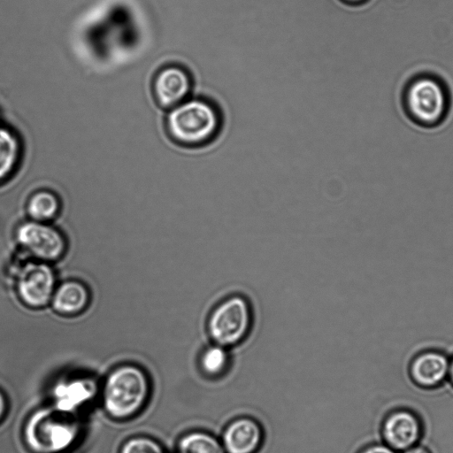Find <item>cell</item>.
Listing matches in <instances>:
<instances>
[{
    "mask_svg": "<svg viewBox=\"0 0 453 453\" xmlns=\"http://www.w3.org/2000/svg\"><path fill=\"white\" fill-rule=\"evenodd\" d=\"M150 394V381L140 367L124 365L111 371L103 387L105 411L117 419L136 415L145 405Z\"/></svg>",
    "mask_w": 453,
    "mask_h": 453,
    "instance_id": "3957f363",
    "label": "cell"
},
{
    "mask_svg": "<svg viewBox=\"0 0 453 453\" xmlns=\"http://www.w3.org/2000/svg\"><path fill=\"white\" fill-rule=\"evenodd\" d=\"M119 453H165L161 445L151 438L139 436L127 441Z\"/></svg>",
    "mask_w": 453,
    "mask_h": 453,
    "instance_id": "ac0fdd59",
    "label": "cell"
},
{
    "mask_svg": "<svg viewBox=\"0 0 453 453\" xmlns=\"http://www.w3.org/2000/svg\"><path fill=\"white\" fill-rule=\"evenodd\" d=\"M401 453H431L428 449L426 447L419 445L418 443L411 446L403 451Z\"/></svg>",
    "mask_w": 453,
    "mask_h": 453,
    "instance_id": "ffe728a7",
    "label": "cell"
},
{
    "mask_svg": "<svg viewBox=\"0 0 453 453\" xmlns=\"http://www.w3.org/2000/svg\"><path fill=\"white\" fill-rule=\"evenodd\" d=\"M81 424L74 413L54 406L35 411L27 420L24 436L27 446L36 453H61L78 440Z\"/></svg>",
    "mask_w": 453,
    "mask_h": 453,
    "instance_id": "7a4b0ae2",
    "label": "cell"
},
{
    "mask_svg": "<svg viewBox=\"0 0 453 453\" xmlns=\"http://www.w3.org/2000/svg\"><path fill=\"white\" fill-rule=\"evenodd\" d=\"M344 2L348 3V4H359L365 0H343Z\"/></svg>",
    "mask_w": 453,
    "mask_h": 453,
    "instance_id": "603a6c76",
    "label": "cell"
},
{
    "mask_svg": "<svg viewBox=\"0 0 453 453\" xmlns=\"http://www.w3.org/2000/svg\"><path fill=\"white\" fill-rule=\"evenodd\" d=\"M19 244L42 262L60 259L66 250L65 236L55 227L40 221H28L16 231Z\"/></svg>",
    "mask_w": 453,
    "mask_h": 453,
    "instance_id": "8992f818",
    "label": "cell"
},
{
    "mask_svg": "<svg viewBox=\"0 0 453 453\" xmlns=\"http://www.w3.org/2000/svg\"><path fill=\"white\" fill-rule=\"evenodd\" d=\"M251 325L249 303L241 296H233L220 303L209 319V333L216 344L226 347L242 342Z\"/></svg>",
    "mask_w": 453,
    "mask_h": 453,
    "instance_id": "5b68a950",
    "label": "cell"
},
{
    "mask_svg": "<svg viewBox=\"0 0 453 453\" xmlns=\"http://www.w3.org/2000/svg\"><path fill=\"white\" fill-rule=\"evenodd\" d=\"M88 288L78 280H67L55 288L51 301L54 310L65 316L81 313L89 303Z\"/></svg>",
    "mask_w": 453,
    "mask_h": 453,
    "instance_id": "4fadbf2b",
    "label": "cell"
},
{
    "mask_svg": "<svg viewBox=\"0 0 453 453\" xmlns=\"http://www.w3.org/2000/svg\"><path fill=\"white\" fill-rule=\"evenodd\" d=\"M450 361L443 353L427 350L411 362L410 374L413 381L425 388H436L449 376Z\"/></svg>",
    "mask_w": 453,
    "mask_h": 453,
    "instance_id": "30bf717a",
    "label": "cell"
},
{
    "mask_svg": "<svg viewBox=\"0 0 453 453\" xmlns=\"http://www.w3.org/2000/svg\"><path fill=\"white\" fill-rule=\"evenodd\" d=\"M229 357L223 346L214 345L206 349L201 357L200 364L204 373L217 376L227 368Z\"/></svg>",
    "mask_w": 453,
    "mask_h": 453,
    "instance_id": "e0dca14e",
    "label": "cell"
},
{
    "mask_svg": "<svg viewBox=\"0 0 453 453\" xmlns=\"http://www.w3.org/2000/svg\"><path fill=\"white\" fill-rule=\"evenodd\" d=\"M60 201L52 192L41 190L28 200L27 212L33 220L44 222L54 219L59 212Z\"/></svg>",
    "mask_w": 453,
    "mask_h": 453,
    "instance_id": "9a60e30c",
    "label": "cell"
},
{
    "mask_svg": "<svg viewBox=\"0 0 453 453\" xmlns=\"http://www.w3.org/2000/svg\"><path fill=\"white\" fill-rule=\"evenodd\" d=\"M21 156V143L16 133L0 125V182L16 169Z\"/></svg>",
    "mask_w": 453,
    "mask_h": 453,
    "instance_id": "5bb4252c",
    "label": "cell"
},
{
    "mask_svg": "<svg viewBox=\"0 0 453 453\" xmlns=\"http://www.w3.org/2000/svg\"><path fill=\"white\" fill-rule=\"evenodd\" d=\"M449 376L450 377L451 381H452V383H453V359H451L450 364H449Z\"/></svg>",
    "mask_w": 453,
    "mask_h": 453,
    "instance_id": "7402d4cb",
    "label": "cell"
},
{
    "mask_svg": "<svg viewBox=\"0 0 453 453\" xmlns=\"http://www.w3.org/2000/svg\"><path fill=\"white\" fill-rule=\"evenodd\" d=\"M96 395V385L88 379H72L58 383L53 390L54 407L74 413Z\"/></svg>",
    "mask_w": 453,
    "mask_h": 453,
    "instance_id": "7c38bea8",
    "label": "cell"
},
{
    "mask_svg": "<svg viewBox=\"0 0 453 453\" xmlns=\"http://www.w3.org/2000/svg\"><path fill=\"white\" fill-rule=\"evenodd\" d=\"M223 119L219 107L204 97H189L168 110L165 127L177 144L197 148L209 144L219 134Z\"/></svg>",
    "mask_w": 453,
    "mask_h": 453,
    "instance_id": "6da1fadb",
    "label": "cell"
},
{
    "mask_svg": "<svg viewBox=\"0 0 453 453\" xmlns=\"http://www.w3.org/2000/svg\"><path fill=\"white\" fill-rule=\"evenodd\" d=\"M359 453H397V451L383 442L371 444L362 449Z\"/></svg>",
    "mask_w": 453,
    "mask_h": 453,
    "instance_id": "d6986e66",
    "label": "cell"
},
{
    "mask_svg": "<svg viewBox=\"0 0 453 453\" xmlns=\"http://www.w3.org/2000/svg\"><path fill=\"white\" fill-rule=\"evenodd\" d=\"M262 440L259 424L250 418H240L225 429L222 444L226 453H255Z\"/></svg>",
    "mask_w": 453,
    "mask_h": 453,
    "instance_id": "8fae6325",
    "label": "cell"
},
{
    "mask_svg": "<svg viewBox=\"0 0 453 453\" xmlns=\"http://www.w3.org/2000/svg\"><path fill=\"white\" fill-rule=\"evenodd\" d=\"M384 442L395 450L403 451L418 443L422 423L411 411L398 409L391 411L381 426Z\"/></svg>",
    "mask_w": 453,
    "mask_h": 453,
    "instance_id": "9c48e42d",
    "label": "cell"
},
{
    "mask_svg": "<svg viewBox=\"0 0 453 453\" xmlns=\"http://www.w3.org/2000/svg\"><path fill=\"white\" fill-rule=\"evenodd\" d=\"M179 453H226L222 442L204 432H191L178 444Z\"/></svg>",
    "mask_w": 453,
    "mask_h": 453,
    "instance_id": "2e32d148",
    "label": "cell"
},
{
    "mask_svg": "<svg viewBox=\"0 0 453 453\" xmlns=\"http://www.w3.org/2000/svg\"><path fill=\"white\" fill-rule=\"evenodd\" d=\"M404 104L411 118L424 126L441 122L449 109V96L441 81L434 76L421 75L408 84Z\"/></svg>",
    "mask_w": 453,
    "mask_h": 453,
    "instance_id": "277c9868",
    "label": "cell"
},
{
    "mask_svg": "<svg viewBox=\"0 0 453 453\" xmlns=\"http://www.w3.org/2000/svg\"><path fill=\"white\" fill-rule=\"evenodd\" d=\"M7 410V402L4 394L0 391V421L4 418Z\"/></svg>",
    "mask_w": 453,
    "mask_h": 453,
    "instance_id": "44dd1931",
    "label": "cell"
},
{
    "mask_svg": "<svg viewBox=\"0 0 453 453\" xmlns=\"http://www.w3.org/2000/svg\"><path fill=\"white\" fill-rule=\"evenodd\" d=\"M56 275L45 262L27 264L18 274L17 292L20 300L30 308L45 306L52 298Z\"/></svg>",
    "mask_w": 453,
    "mask_h": 453,
    "instance_id": "52a82bcc",
    "label": "cell"
},
{
    "mask_svg": "<svg viewBox=\"0 0 453 453\" xmlns=\"http://www.w3.org/2000/svg\"><path fill=\"white\" fill-rule=\"evenodd\" d=\"M192 89V75L187 68L180 65H165L154 77V97L166 110L189 98Z\"/></svg>",
    "mask_w": 453,
    "mask_h": 453,
    "instance_id": "ba28073f",
    "label": "cell"
}]
</instances>
